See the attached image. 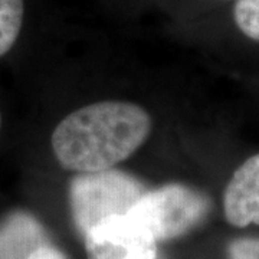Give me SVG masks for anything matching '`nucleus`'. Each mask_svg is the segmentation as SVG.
Instances as JSON below:
<instances>
[{"mask_svg": "<svg viewBox=\"0 0 259 259\" xmlns=\"http://www.w3.org/2000/svg\"><path fill=\"white\" fill-rule=\"evenodd\" d=\"M0 128H2V114H0Z\"/></svg>", "mask_w": 259, "mask_h": 259, "instance_id": "11", "label": "nucleus"}, {"mask_svg": "<svg viewBox=\"0 0 259 259\" xmlns=\"http://www.w3.org/2000/svg\"><path fill=\"white\" fill-rule=\"evenodd\" d=\"M23 20V0H0V56L15 45Z\"/></svg>", "mask_w": 259, "mask_h": 259, "instance_id": "7", "label": "nucleus"}, {"mask_svg": "<svg viewBox=\"0 0 259 259\" xmlns=\"http://www.w3.org/2000/svg\"><path fill=\"white\" fill-rule=\"evenodd\" d=\"M88 259H156V239L130 213L104 219L85 233Z\"/></svg>", "mask_w": 259, "mask_h": 259, "instance_id": "4", "label": "nucleus"}, {"mask_svg": "<svg viewBox=\"0 0 259 259\" xmlns=\"http://www.w3.org/2000/svg\"><path fill=\"white\" fill-rule=\"evenodd\" d=\"M144 193L143 185L118 170L90 171L71 183V206L78 229L87 233L110 216L127 214Z\"/></svg>", "mask_w": 259, "mask_h": 259, "instance_id": "2", "label": "nucleus"}, {"mask_svg": "<svg viewBox=\"0 0 259 259\" xmlns=\"http://www.w3.org/2000/svg\"><path fill=\"white\" fill-rule=\"evenodd\" d=\"M233 16L246 36L259 40V0H239L235 5Z\"/></svg>", "mask_w": 259, "mask_h": 259, "instance_id": "8", "label": "nucleus"}, {"mask_svg": "<svg viewBox=\"0 0 259 259\" xmlns=\"http://www.w3.org/2000/svg\"><path fill=\"white\" fill-rule=\"evenodd\" d=\"M45 245V232L28 213H13L0 225V259H26Z\"/></svg>", "mask_w": 259, "mask_h": 259, "instance_id": "6", "label": "nucleus"}, {"mask_svg": "<svg viewBox=\"0 0 259 259\" xmlns=\"http://www.w3.org/2000/svg\"><path fill=\"white\" fill-rule=\"evenodd\" d=\"M150 128V117L139 105L98 102L61 121L52 134V148L64 168L100 171L128 158L147 139Z\"/></svg>", "mask_w": 259, "mask_h": 259, "instance_id": "1", "label": "nucleus"}, {"mask_svg": "<svg viewBox=\"0 0 259 259\" xmlns=\"http://www.w3.org/2000/svg\"><path fill=\"white\" fill-rule=\"evenodd\" d=\"M209 212L203 194L182 185H168L143 193L130 214L147 228L156 241L183 235L202 222Z\"/></svg>", "mask_w": 259, "mask_h": 259, "instance_id": "3", "label": "nucleus"}, {"mask_svg": "<svg viewBox=\"0 0 259 259\" xmlns=\"http://www.w3.org/2000/svg\"><path fill=\"white\" fill-rule=\"evenodd\" d=\"M225 214L231 225H259V154L248 158L232 176L225 192Z\"/></svg>", "mask_w": 259, "mask_h": 259, "instance_id": "5", "label": "nucleus"}, {"mask_svg": "<svg viewBox=\"0 0 259 259\" xmlns=\"http://www.w3.org/2000/svg\"><path fill=\"white\" fill-rule=\"evenodd\" d=\"M231 259H259V239H238L229 246Z\"/></svg>", "mask_w": 259, "mask_h": 259, "instance_id": "9", "label": "nucleus"}, {"mask_svg": "<svg viewBox=\"0 0 259 259\" xmlns=\"http://www.w3.org/2000/svg\"><path fill=\"white\" fill-rule=\"evenodd\" d=\"M26 259H66L65 255L54 246L49 245H42L36 250H33Z\"/></svg>", "mask_w": 259, "mask_h": 259, "instance_id": "10", "label": "nucleus"}]
</instances>
